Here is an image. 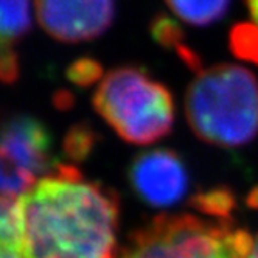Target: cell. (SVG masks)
Here are the masks:
<instances>
[{
	"mask_svg": "<svg viewBox=\"0 0 258 258\" xmlns=\"http://www.w3.org/2000/svg\"><path fill=\"white\" fill-rule=\"evenodd\" d=\"M0 238H2V258H25L22 233L21 199L2 196L0 210Z\"/></svg>",
	"mask_w": 258,
	"mask_h": 258,
	"instance_id": "cell-8",
	"label": "cell"
},
{
	"mask_svg": "<svg viewBox=\"0 0 258 258\" xmlns=\"http://www.w3.org/2000/svg\"><path fill=\"white\" fill-rule=\"evenodd\" d=\"M21 67H19V56L14 47H2L0 50V77L5 84H13L19 78Z\"/></svg>",
	"mask_w": 258,
	"mask_h": 258,
	"instance_id": "cell-16",
	"label": "cell"
},
{
	"mask_svg": "<svg viewBox=\"0 0 258 258\" xmlns=\"http://www.w3.org/2000/svg\"><path fill=\"white\" fill-rule=\"evenodd\" d=\"M127 180L136 196L154 209L177 204L188 190L185 163L170 148L139 153L127 167Z\"/></svg>",
	"mask_w": 258,
	"mask_h": 258,
	"instance_id": "cell-6",
	"label": "cell"
},
{
	"mask_svg": "<svg viewBox=\"0 0 258 258\" xmlns=\"http://www.w3.org/2000/svg\"><path fill=\"white\" fill-rule=\"evenodd\" d=\"M34 7L42 30L66 44L100 38L115 16L114 0H36Z\"/></svg>",
	"mask_w": 258,
	"mask_h": 258,
	"instance_id": "cell-7",
	"label": "cell"
},
{
	"mask_svg": "<svg viewBox=\"0 0 258 258\" xmlns=\"http://www.w3.org/2000/svg\"><path fill=\"white\" fill-rule=\"evenodd\" d=\"M66 75L70 83L80 87H89L103 80V69L98 61L92 58H80L73 61L69 67Z\"/></svg>",
	"mask_w": 258,
	"mask_h": 258,
	"instance_id": "cell-15",
	"label": "cell"
},
{
	"mask_svg": "<svg viewBox=\"0 0 258 258\" xmlns=\"http://www.w3.org/2000/svg\"><path fill=\"white\" fill-rule=\"evenodd\" d=\"M25 258H114L118 196L72 163L21 196Z\"/></svg>",
	"mask_w": 258,
	"mask_h": 258,
	"instance_id": "cell-1",
	"label": "cell"
},
{
	"mask_svg": "<svg viewBox=\"0 0 258 258\" xmlns=\"http://www.w3.org/2000/svg\"><path fill=\"white\" fill-rule=\"evenodd\" d=\"M244 2H246V7L249 10V14L253 19V24L258 25V0H244Z\"/></svg>",
	"mask_w": 258,
	"mask_h": 258,
	"instance_id": "cell-18",
	"label": "cell"
},
{
	"mask_svg": "<svg viewBox=\"0 0 258 258\" xmlns=\"http://www.w3.org/2000/svg\"><path fill=\"white\" fill-rule=\"evenodd\" d=\"M92 104L127 143L150 145L173 129L174 104L170 90L139 66L107 72L94 92Z\"/></svg>",
	"mask_w": 258,
	"mask_h": 258,
	"instance_id": "cell-3",
	"label": "cell"
},
{
	"mask_svg": "<svg viewBox=\"0 0 258 258\" xmlns=\"http://www.w3.org/2000/svg\"><path fill=\"white\" fill-rule=\"evenodd\" d=\"M244 238L232 219L159 215L129 236L120 258H243Z\"/></svg>",
	"mask_w": 258,
	"mask_h": 258,
	"instance_id": "cell-4",
	"label": "cell"
},
{
	"mask_svg": "<svg viewBox=\"0 0 258 258\" xmlns=\"http://www.w3.org/2000/svg\"><path fill=\"white\" fill-rule=\"evenodd\" d=\"M232 0H165L168 8L195 27H207L221 21L227 14Z\"/></svg>",
	"mask_w": 258,
	"mask_h": 258,
	"instance_id": "cell-10",
	"label": "cell"
},
{
	"mask_svg": "<svg viewBox=\"0 0 258 258\" xmlns=\"http://www.w3.org/2000/svg\"><path fill=\"white\" fill-rule=\"evenodd\" d=\"M2 196L21 198L42 177L58 171L48 127L30 115H14L4 123L0 145Z\"/></svg>",
	"mask_w": 258,
	"mask_h": 258,
	"instance_id": "cell-5",
	"label": "cell"
},
{
	"mask_svg": "<svg viewBox=\"0 0 258 258\" xmlns=\"http://www.w3.org/2000/svg\"><path fill=\"white\" fill-rule=\"evenodd\" d=\"M150 33L160 47L174 50L177 56L191 70H201V59L198 53L185 45V42H183V31L171 17H168L167 14L156 16L150 24Z\"/></svg>",
	"mask_w": 258,
	"mask_h": 258,
	"instance_id": "cell-9",
	"label": "cell"
},
{
	"mask_svg": "<svg viewBox=\"0 0 258 258\" xmlns=\"http://www.w3.org/2000/svg\"><path fill=\"white\" fill-rule=\"evenodd\" d=\"M243 258H258V233L256 235H250L249 232L246 233Z\"/></svg>",
	"mask_w": 258,
	"mask_h": 258,
	"instance_id": "cell-17",
	"label": "cell"
},
{
	"mask_svg": "<svg viewBox=\"0 0 258 258\" xmlns=\"http://www.w3.org/2000/svg\"><path fill=\"white\" fill-rule=\"evenodd\" d=\"M2 47H14L31 28L30 0H2Z\"/></svg>",
	"mask_w": 258,
	"mask_h": 258,
	"instance_id": "cell-11",
	"label": "cell"
},
{
	"mask_svg": "<svg viewBox=\"0 0 258 258\" xmlns=\"http://www.w3.org/2000/svg\"><path fill=\"white\" fill-rule=\"evenodd\" d=\"M98 143V134L87 123L73 124L64 136L62 153L70 162H83Z\"/></svg>",
	"mask_w": 258,
	"mask_h": 258,
	"instance_id": "cell-13",
	"label": "cell"
},
{
	"mask_svg": "<svg viewBox=\"0 0 258 258\" xmlns=\"http://www.w3.org/2000/svg\"><path fill=\"white\" fill-rule=\"evenodd\" d=\"M230 50L236 58L258 64V25L238 24L230 30Z\"/></svg>",
	"mask_w": 258,
	"mask_h": 258,
	"instance_id": "cell-14",
	"label": "cell"
},
{
	"mask_svg": "<svg viewBox=\"0 0 258 258\" xmlns=\"http://www.w3.org/2000/svg\"><path fill=\"white\" fill-rule=\"evenodd\" d=\"M191 207L215 219H232L230 215L235 209V196L229 188L218 187L198 193L191 198Z\"/></svg>",
	"mask_w": 258,
	"mask_h": 258,
	"instance_id": "cell-12",
	"label": "cell"
},
{
	"mask_svg": "<svg viewBox=\"0 0 258 258\" xmlns=\"http://www.w3.org/2000/svg\"><path fill=\"white\" fill-rule=\"evenodd\" d=\"M185 117L202 142L241 148L258 134V80L236 64L201 69L185 94Z\"/></svg>",
	"mask_w": 258,
	"mask_h": 258,
	"instance_id": "cell-2",
	"label": "cell"
}]
</instances>
